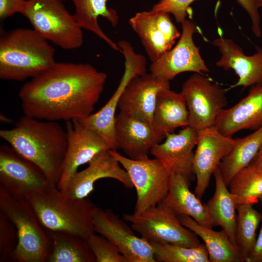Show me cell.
I'll return each mask as SVG.
<instances>
[{"instance_id": "5", "label": "cell", "mask_w": 262, "mask_h": 262, "mask_svg": "<svg viewBox=\"0 0 262 262\" xmlns=\"http://www.w3.org/2000/svg\"><path fill=\"white\" fill-rule=\"evenodd\" d=\"M0 212L14 224L18 234V245L9 261L47 262L51 237L28 200L11 195L0 185Z\"/></svg>"}, {"instance_id": "23", "label": "cell", "mask_w": 262, "mask_h": 262, "mask_svg": "<svg viewBox=\"0 0 262 262\" xmlns=\"http://www.w3.org/2000/svg\"><path fill=\"white\" fill-rule=\"evenodd\" d=\"M190 181L180 174H172L168 191L162 203L176 215L189 216L209 228L216 226L206 204L190 190Z\"/></svg>"}, {"instance_id": "13", "label": "cell", "mask_w": 262, "mask_h": 262, "mask_svg": "<svg viewBox=\"0 0 262 262\" xmlns=\"http://www.w3.org/2000/svg\"><path fill=\"white\" fill-rule=\"evenodd\" d=\"M95 232L115 244L128 262H155L151 244L136 236L133 229L111 210L96 207L92 213Z\"/></svg>"}, {"instance_id": "1", "label": "cell", "mask_w": 262, "mask_h": 262, "mask_svg": "<svg viewBox=\"0 0 262 262\" xmlns=\"http://www.w3.org/2000/svg\"><path fill=\"white\" fill-rule=\"evenodd\" d=\"M107 77L89 64L56 62L20 88L23 114L51 121L85 118L92 114Z\"/></svg>"}, {"instance_id": "21", "label": "cell", "mask_w": 262, "mask_h": 262, "mask_svg": "<svg viewBox=\"0 0 262 262\" xmlns=\"http://www.w3.org/2000/svg\"><path fill=\"white\" fill-rule=\"evenodd\" d=\"M212 44L221 54L215 63L225 70L233 69L238 77L237 82L230 88L262 85V49L257 47L252 55H246L241 48L232 40L222 36L215 39Z\"/></svg>"}, {"instance_id": "17", "label": "cell", "mask_w": 262, "mask_h": 262, "mask_svg": "<svg viewBox=\"0 0 262 262\" xmlns=\"http://www.w3.org/2000/svg\"><path fill=\"white\" fill-rule=\"evenodd\" d=\"M115 131L119 148L129 158L136 160L148 158L153 147L164 138L149 121L122 111L115 115Z\"/></svg>"}, {"instance_id": "35", "label": "cell", "mask_w": 262, "mask_h": 262, "mask_svg": "<svg viewBox=\"0 0 262 262\" xmlns=\"http://www.w3.org/2000/svg\"><path fill=\"white\" fill-rule=\"evenodd\" d=\"M196 0H160L151 10L172 14L177 22L181 23L189 16L192 17L191 4Z\"/></svg>"}, {"instance_id": "9", "label": "cell", "mask_w": 262, "mask_h": 262, "mask_svg": "<svg viewBox=\"0 0 262 262\" xmlns=\"http://www.w3.org/2000/svg\"><path fill=\"white\" fill-rule=\"evenodd\" d=\"M125 58V70L116 89L105 105L95 113L78 119L85 127L98 134L112 150L119 148L115 131V111L121 94L130 80L134 76L146 72V57L135 52L133 47L127 41L117 43Z\"/></svg>"}, {"instance_id": "25", "label": "cell", "mask_w": 262, "mask_h": 262, "mask_svg": "<svg viewBox=\"0 0 262 262\" xmlns=\"http://www.w3.org/2000/svg\"><path fill=\"white\" fill-rule=\"evenodd\" d=\"M181 224L199 237L207 250L210 262H244L238 248L223 229L216 231L198 224L189 216H178Z\"/></svg>"}, {"instance_id": "4", "label": "cell", "mask_w": 262, "mask_h": 262, "mask_svg": "<svg viewBox=\"0 0 262 262\" xmlns=\"http://www.w3.org/2000/svg\"><path fill=\"white\" fill-rule=\"evenodd\" d=\"M26 198L49 232L74 234L86 239L95 232L92 213L97 206L87 197L70 196L54 186L32 193Z\"/></svg>"}, {"instance_id": "28", "label": "cell", "mask_w": 262, "mask_h": 262, "mask_svg": "<svg viewBox=\"0 0 262 262\" xmlns=\"http://www.w3.org/2000/svg\"><path fill=\"white\" fill-rule=\"evenodd\" d=\"M262 146V126L237 142L232 150L221 161L218 168L228 186L232 178L251 164Z\"/></svg>"}, {"instance_id": "18", "label": "cell", "mask_w": 262, "mask_h": 262, "mask_svg": "<svg viewBox=\"0 0 262 262\" xmlns=\"http://www.w3.org/2000/svg\"><path fill=\"white\" fill-rule=\"evenodd\" d=\"M88 164L87 168L70 177L64 193L75 198H86L93 191L95 182L104 178L116 180L128 188L133 187L128 172L111 150L98 153Z\"/></svg>"}, {"instance_id": "24", "label": "cell", "mask_w": 262, "mask_h": 262, "mask_svg": "<svg viewBox=\"0 0 262 262\" xmlns=\"http://www.w3.org/2000/svg\"><path fill=\"white\" fill-rule=\"evenodd\" d=\"M153 125L164 138L177 128L188 126V111L181 92L170 88L161 90L158 93L153 115Z\"/></svg>"}, {"instance_id": "30", "label": "cell", "mask_w": 262, "mask_h": 262, "mask_svg": "<svg viewBox=\"0 0 262 262\" xmlns=\"http://www.w3.org/2000/svg\"><path fill=\"white\" fill-rule=\"evenodd\" d=\"M251 203L237 205L235 239L237 246L244 262L249 256L257 239L256 230L262 221V214Z\"/></svg>"}, {"instance_id": "7", "label": "cell", "mask_w": 262, "mask_h": 262, "mask_svg": "<svg viewBox=\"0 0 262 262\" xmlns=\"http://www.w3.org/2000/svg\"><path fill=\"white\" fill-rule=\"evenodd\" d=\"M123 219L150 243L189 247L201 244L198 236L183 226L178 216L162 202L141 213H125Z\"/></svg>"}, {"instance_id": "10", "label": "cell", "mask_w": 262, "mask_h": 262, "mask_svg": "<svg viewBox=\"0 0 262 262\" xmlns=\"http://www.w3.org/2000/svg\"><path fill=\"white\" fill-rule=\"evenodd\" d=\"M227 90L203 74L191 76L180 92L188 111V126L197 131L214 126L218 115L227 105Z\"/></svg>"}, {"instance_id": "14", "label": "cell", "mask_w": 262, "mask_h": 262, "mask_svg": "<svg viewBox=\"0 0 262 262\" xmlns=\"http://www.w3.org/2000/svg\"><path fill=\"white\" fill-rule=\"evenodd\" d=\"M236 142L237 139L223 135L214 126L197 131L193 169L196 180L195 193L199 199L209 187L212 175Z\"/></svg>"}, {"instance_id": "26", "label": "cell", "mask_w": 262, "mask_h": 262, "mask_svg": "<svg viewBox=\"0 0 262 262\" xmlns=\"http://www.w3.org/2000/svg\"><path fill=\"white\" fill-rule=\"evenodd\" d=\"M213 175L215 181V191L206 205L216 226L221 227L233 244L237 246L235 231L238 203L236 197L229 191L225 183L218 167Z\"/></svg>"}, {"instance_id": "12", "label": "cell", "mask_w": 262, "mask_h": 262, "mask_svg": "<svg viewBox=\"0 0 262 262\" xmlns=\"http://www.w3.org/2000/svg\"><path fill=\"white\" fill-rule=\"evenodd\" d=\"M182 32L175 46L151 62V73L167 81L178 74L193 72L203 74L209 69L202 58L199 48L196 46L193 35L200 31L192 21L185 19L181 23Z\"/></svg>"}, {"instance_id": "41", "label": "cell", "mask_w": 262, "mask_h": 262, "mask_svg": "<svg viewBox=\"0 0 262 262\" xmlns=\"http://www.w3.org/2000/svg\"><path fill=\"white\" fill-rule=\"evenodd\" d=\"M259 202H260V204L262 206V196L259 197Z\"/></svg>"}, {"instance_id": "36", "label": "cell", "mask_w": 262, "mask_h": 262, "mask_svg": "<svg viewBox=\"0 0 262 262\" xmlns=\"http://www.w3.org/2000/svg\"><path fill=\"white\" fill-rule=\"evenodd\" d=\"M236 2L246 12L252 23V31L257 37L262 35L261 17L256 0H236Z\"/></svg>"}, {"instance_id": "37", "label": "cell", "mask_w": 262, "mask_h": 262, "mask_svg": "<svg viewBox=\"0 0 262 262\" xmlns=\"http://www.w3.org/2000/svg\"><path fill=\"white\" fill-rule=\"evenodd\" d=\"M27 0H0V19L3 20L16 14H23Z\"/></svg>"}, {"instance_id": "34", "label": "cell", "mask_w": 262, "mask_h": 262, "mask_svg": "<svg viewBox=\"0 0 262 262\" xmlns=\"http://www.w3.org/2000/svg\"><path fill=\"white\" fill-rule=\"evenodd\" d=\"M18 243L16 229L14 224L0 212V262H9Z\"/></svg>"}, {"instance_id": "2", "label": "cell", "mask_w": 262, "mask_h": 262, "mask_svg": "<svg viewBox=\"0 0 262 262\" xmlns=\"http://www.w3.org/2000/svg\"><path fill=\"white\" fill-rule=\"evenodd\" d=\"M0 137L18 153L39 166L57 187L68 147L66 130L57 121L24 115L13 128L1 130Z\"/></svg>"}, {"instance_id": "27", "label": "cell", "mask_w": 262, "mask_h": 262, "mask_svg": "<svg viewBox=\"0 0 262 262\" xmlns=\"http://www.w3.org/2000/svg\"><path fill=\"white\" fill-rule=\"evenodd\" d=\"M67 0L73 3L75 7L73 16L82 29L92 32L112 49L121 52L117 44L103 32L98 23V18L101 16L113 27L118 24L117 13L115 9L108 7L107 0Z\"/></svg>"}, {"instance_id": "33", "label": "cell", "mask_w": 262, "mask_h": 262, "mask_svg": "<svg viewBox=\"0 0 262 262\" xmlns=\"http://www.w3.org/2000/svg\"><path fill=\"white\" fill-rule=\"evenodd\" d=\"M86 240L96 262H128L116 246L104 236L95 232Z\"/></svg>"}, {"instance_id": "22", "label": "cell", "mask_w": 262, "mask_h": 262, "mask_svg": "<svg viewBox=\"0 0 262 262\" xmlns=\"http://www.w3.org/2000/svg\"><path fill=\"white\" fill-rule=\"evenodd\" d=\"M214 126L228 136L243 130L255 131L262 126V85L251 86L245 98L234 106L223 109Z\"/></svg>"}, {"instance_id": "16", "label": "cell", "mask_w": 262, "mask_h": 262, "mask_svg": "<svg viewBox=\"0 0 262 262\" xmlns=\"http://www.w3.org/2000/svg\"><path fill=\"white\" fill-rule=\"evenodd\" d=\"M68 147L61 179L57 186L64 192L71 176L78 167L88 163L98 153L111 150L106 142L78 119L66 121Z\"/></svg>"}, {"instance_id": "11", "label": "cell", "mask_w": 262, "mask_h": 262, "mask_svg": "<svg viewBox=\"0 0 262 262\" xmlns=\"http://www.w3.org/2000/svg\"><path fill=\"white\" fill-rule=\"evenodd\" d=\"M0 185L11 195L24 198L56 187L36 164L4 144L0 146Z\"/></svg>"}, {"instance_id": "20", "label": "cell", "mask_w": 262, "mask_h": 262, "mask_svg": "<svg viewBox=\"0 0 262 262\" xmlns=\"http://www.w3.org/2000/svg\"><path fill=\"white\" fill-rule=\"evenodd\" d=\"M166 88H170V81L151 72L137 75L125 86L118 108L120 111L136 115L153 124L158 93Z\"/></svg>"}, {"instance_id": "19", "label": "cell", "mask_w": 262, "mask_h": 262, "mask_svg": "<svg viewBox=\"0 0 262 262\" xmlns=\"http://www.w3.org/2000/svg\"><path fill=\"white\" fill-rule=\"evenodd\" d=\"M197 131L187 126L178 133H168L165 141L157 143L150 150L172 174H180L190 181L195 178L193 169V149L196 146Z\"/></svg>"}, {"instance_id": "38", "label": "cell", "mask_w": 262, "mask_h": 262, "mask_svg": "<svg viewBox=\"0 0 262 262\" xmlns=\"http://www.w3.org/2000/svg\"><path fill=\"white\" fill-rule=\"evenodd\" d=\"M246 262H262V226L253 249Z\"/></svg>"}, {"instance_id": "8", "label": "cell", "mask_w": 262, "mask_h": 262, "mask_svg": "<svg viewBox=\"0 0 262 262\" xmlns=\"http://www.w3.org/2000/svg\"><path fill=\"white\" fill-rule=\"evenodd\" d=\"M129 175L136 192L134 212L139 213L161 203L170 184L171 175L156 158L136 160L111 150Z\"/></svg>"}, {"instance_id": "32", "label": "cell", "mask_w": 262, "mask_h": 262, "mask_svg": "<svg viewBox=\"0 0 262 262\" xmlns=\"http://www.w3.org/2000/svg\"><path fill=\"white\" fill-rule=\"evenodd\" d=\"M156 262H210L204 244L196 247H185L176 245L150 243Z\"/></svg>"}, {"instance_id": "15", "label": "cell", "mask_w": 262, "mask_h": 262, "mask_svg": "<svg viewBox=\"0 0 262 262\" xmlns=\"http://www.w3.org/2000/svg\"><path fill=\"white\" fill-rule=\"evenodd\" d=\"M151 62L172 48L180 33L170 14L150 10L136 13L129 20Z\"/></svg>"}, {"instance_id": "6", "label": "cell", "mask_w": 262, "mask_h": 262, "mask_svg": "<svg viewBox=\"0 0 262 262\" xmlns=\"http://www.w3.org/2000/svg\"><path fill=\"white\" fill-rule=\"evenodd\" d=\"M22 15L35 32L61 49L71 50L82 46V29L63 0H27Z\"/></svg>"}, {"instance_id": "31", "label": "cell", "mask_w": 262, "mask_h": 262, "mask_svg": "<svg viewBox=\"0 0 262 262\" xmlns=\"http://www.w3.org/2000/svg\"><path fill=\"white\" fill-rule=\"evenodd\" d=\"M228 187L238 204L257 203L262 196V170L250 164L232 178Z\"/></svg>"}, {"instance_id": "3", "label": "cell", "mask_w": 262, "mask_h": 262, "mask_svg": "<svg viewBox=\"0 0 262 262\" xmlns=\"http://www.w3.org/2000/svg\"><path fill=\"white\" fill-rule=\"evenodd\" d=\"M55 50L33 29L0 30V78L22 81L40 74L55 62Z\"/></svg>"}, {"instance_id": "40", "label": "cell", "mask_w": 262, "mask_h": 262, "mask_svg": "<svg viewBox=\"0 0 262 262\" xmlns=\"http://www.w3.org/2000/svg\"><path fill=\"white\" fill-rule=\"evenodd\" d=\"M256 2L259 8H262V0H256Z\"/></svg>"}, {"instance_id": "29", "label": "cell", "mask_w": 262, "mask_h": 262, "mask_svg": "<svg viewBox=\"0 0 262 262\" xmlns=\"http://www.w3.org/2000/svg\"><path fill=\"white\" fill-rule=\"evenodd\" d=\"M48 232L51 249L47 262H96L86 239L74 234Z\"/></svg>"}, {"instance_id": "39", "label": "cell", "mask_w": 262, "mask_h": 262, "mask_svg": "<svg viewBox=\"0 0 262 262\" xmlns=\"http://www.w3.org/2000/svg\"><path fill=\"white\" fill-rule=\"evenodd\" d=\"M251 164L262 170V146Z\"/></svg>"}]
</instances>
